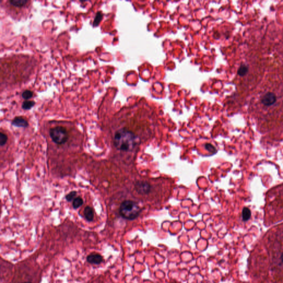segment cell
<instances>
[{"instance_id": "obj_1", "label": "cell", "mask_w": 283, "mask_h": 283, "mask_svg": "<svg viewBox=\"0 0 283 283\" xmlns=\"http://www.w3.org/2000/svg\"><path fill=\"white\" fill-rule=\"evenodd\" d=\"M139 139L132 132L125 128L119 129L114 137V145L122 151H131L139 143Z\"/></svg>"}, {"instance_id": "obj_2", "label": "cell", "mask_w": 283, "mask_h": 283, "mask_svg": "<svg viewBox=\"0 0 283 283\" xmlns=\"http://www.w3.org/2000/svg\"><path fill=\"white\" fill-rule=\"evenodd\" d=\"M141 211V208L137 202L131 200H126L122 202L119 207V214L124 218L132 220L136 218Z\"/></svg>"}, {"instance_id": "obj_3", "label": "cell", "mask_w": 283, "mask_h": 283, "mask_svg": "<svg viewBox=\"0 0 283 283\" xmlns=\"http://www.w3.org/2000/svg\"><path fill=\"white\" fill-rule=\"evenodd\" d=\"M49 134L53 141L57 144H64L69 139L68 132L65 127L62 126H56L51 128Z\"/></svg>"}, {"instance_id": "obj_4", "label": "cell", "mask_w": 283, "mask_h": 283, "mask_svg": "<svg viewBox=\"0 0 283 283\" xmlns=\"http://www.w3.org/2000/svg\"><path fill=\"white\" fill-rule=\"evenodd\" d=\"M136 190L137 192L141 194H148L151 190L150 185L145 182H138L135 185Z\"/></svg>"}, {"instance_id": "obj_5", "label": "cell", "mask_w": 283, "mask_h": 283, "mask_svg": "<svg viewBox=\"0 0 283 283\" xmlns=\"http://www.w3.org/2000/svg\"><path fill=\"white\" fill-rule=\"evenodd\" d=\"M276 101V95L273 92H268L262 99V104L265 106H269L274 104Z\"/></svg>"}, {"instance_id": "obj_6", "label": "cell", "mask_w": 283, "mask_h": 283, "mask_svg": "<svg viewBox=\"0 0 283 283\" xmlns=\"http://www.w3.org/2000/svg\"><path fill=\"white\" fill-rule=\"evenodd\" d=\"M104 260L103 257L98 253H91L87 257V261L92 264L98 265Z\"/></svg>"}, {"instance_id": "obj_7", "label": "cell", "mask_w": 283, "mask_h": 283, "mask_svg": "<svg viewBox=\"0 0 283 283\" xmlns=\"http://www.w3.org/2000/svg\"><path fill=\"white\" fill-rule=\"evenodd\" d=\"M12 124L17 127L26 128L28 126V122L26 119L22 117H16L12 121Z\"/></svg>"}, {"instance_id": "obj_8", "label": "cell", "mask_w": 283, "mask_h": 283, "mask_svg": "<svg viewBox=\"0 0 283 283\" xmlns=\"http://www.w3.org/2000/svg\"><path fill=\"white\" fill-rule=\"evenodd\" d=\"M85 218L88 222H91L94 220V210L90 206H86L83 211Z\"/></svg>"}, {"instance_id": "obj_9", "label": "cell", "mask_w": 283, "mask_h": 283, "mask_svg": "<svg viewBox=\"0 0 283 283\" xmlns=\"http://www.w3.org/2000/svg\"><path fill=\"white\" fill-rule=\"evenodd\" d=\"M28 1L27 0H11L10 3L11 5L13 6L16 7H21L25 5Z\"/></svg>"}, {"instance_id": "obj_10", "label": "cell", "mask_w": 283, "mask_h": 283, "mask_svg": "<svg viewBox=\"0 0 283 283\" xmlns=\"http://www.w3.org/2000/svg\"><path fill=\"white\" fill-rule=\"evenodd\" d=\"M250 217H251L250 210L247 207H245L242 211L243 220L245 221H247L250 218Z\"/></svg>"}, {"instance_id": "obj_11", "label": "cell", "mask_w": 283, "mask_h": 283, "mask_svg": "<svg viewBox=\"0 0 283 283\" xmlns=\"http://www.w3.org/2000/svg\"><path fill=\"white\" fill-rule=\"evenodd\" d=\"M83 204V200L80 197H77L73 200V206L74 209H77L80 207Z\"/></svg>"}, {"instance_id": "obj_12", "label": "cell", "mask_w": 283, "mask_h": 283, "mask_svg": "<svg viewBox=\"0 0 283 283\" xmlns=\"http://www.w3.org/2000/svg\"><path fill=\"white\" fill-rule=\"evenodd\" d=\"M35 105V102L33 101H24L22 105V107L23 110H30L33 106Z\"/></svg>"}, {"instance_id": "obj_13", "label": "cell", "mask_w": 283, "mask_h": 283, "mask_svg": "<svg viewBox=\"0 0 283 283\" xmlns=\"http://www.w3.org/2000/svg\"><path fill=\"white\" fill-rule=\"evenodd\" d=\"M102 13L101 12H97L96 13V16L94 18V22H93V25L94 27H96L99 25V23H100L102 19Z\"/></svg>"}, {"instance_id": "obj_14", "label": "cell", "mask_w": 283, "mask_h": 283, "mask_svg": "<svg viewBox=\"0 0 283 283\" xmlns=\"http://www.w3.org/2000/svg\"><path fill=\"white\" fill-rule=\"evenodd\" d=\"M248 70V68L247 66L245 65H242L240 67V68L238 70L237 73L240 76H244L247 73Z\"/></svg>"}, {"instance_id": "obj_15", "label": "cell", "mask_w": 283, "mask_h": 283, "mask_svg": "<svg viewBox=\"0 0 283 283\" xmlns=\"http://www.w3.org/2000/svg\"><path fill=\"white\" fill-rule=\"evenodd\" d=\"M77 192L76 191H73L69 192L68 194L66 195L65 196L66 200H67L68 202H71L73 200H74L76 198Z\"/></svg>"}, {"instance_id": "obj_16", "label": "cell", "mask_w": 283, "mask_h": 283, "mask_svg": "<svg viewBox=\"0 0 283 283\" xmlns=\"http://www.w3.org/2000/svg\"><path fill=\"white\" fill-rule=\"evenodd\" d=\"M33 95V92L30 91V90H25L22 94V97L25 100H28V99H30L31 97H32Z\"/></svg>"}, {"instance_id": "obj_17", "label": "cell", "mask_w": 283, "mask_h": 283, "mask_svg": "<svg viewBox=\"0 0 283 283\" xmlns=\"http://www.w3.org/2000/svg\"><path fill=\"white\" fill-rule=\"evenodd\" d=\"M7 136L2 132H1L0 133V145L1 146L5 145L6 142H7Z\"/></svg>"}, {"instance_id": "obj_18", "label": "cell", "mask_w": 283, "mask_h": 283, "mask_svg": "<svg viewBox=\"0 0 283 283\" xmlns=\"http://www.w3.org/2000/svg\"><path fill=\"white\" fill-rule=\"evenodd\" d=\"M281 261H282V262L283 263V254H282V255H281Z\"/></svg>"}, {"instance_id": "obj_19", "label": "cell", "mask_w": 283, "mask_h": 283, "mask_svg": "<svg viewBox=\"0 0 283 283\" xmlns=\"http://www.w3.org/2000/svg\"><path fill=\"white\" fill-rule=\"evenodd\" d=\"M30 283V282H25V283Z\"/></svg>"}]
</instances>
